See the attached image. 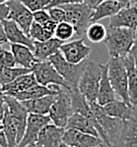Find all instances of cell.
<instances>
[{"mask_svg": "<svg viewBox=\"0 0 137 147\" xmlns=\"http://www.w3.org/2000/svg\"><path fill=\"white\" fill-rule=\"evenodd\" d=\"M128 55H129V57L132 59L134 66H135V68L137 70V30H136V38H135V40H134V44H133V46H132L131 49H130Z\"/></svg>", "mask_w": 137, "mask_h": 147, "instance_id": "obj_39", "label": "cell"}, {"mask_svg": "<svg viewBox=\"0 0 137 147\" xmlns=\"http://www.w3.org/2000/svg\"><path fill=\"white\" fill-rule=\"evenodd\" d=\"M72 115L73 110L70 96L67 90L62 88L61 91L56 95V99L49 110L48 117L53 124L66 128L67 121Z\"/></svg>", "mask_w": 137, "mask_h": 147, "instance_id": "obj_7", "label": "cell"}, {"mask_svg": "<svg viewBox=\"0 0 137 147\" xmlns=\"http://www.w3.org/2000/svg\"><path fill=\"white\" fill-rule=\"evenodd\" d=\"M33 18L34 22L39 23L40 25L44 24L48 20H50V16H49L48 10H46V9H42V10H38L33 12Z\"/></svg>", "mask_w": 137, "mask_h": 147, "instance_id": "obj_37", "label": "cell"}, {"mask_svg": "<svg viewBox=\"0 0 137 147\" xmlns=\"http://www.w3.org/2000/svg\"><path fill=\"white\" fill-rule=\"evenodd\" d=\"M64 131L65 128L50 123L40 131L37 143L44 147H60Z\"/></svg>", "mask_w": 137, "mask_h": 147, "instance_id": "obj_17", "label": "cell"}, {"mask_svg": "<svg viewBox=\"0 0 137 147\" xmlns=\"http://www.w3.org/2000/svg\"><path fill=\"white\" fill-rule=\"evenodd\" d=\"M102 68L103 64L88 60L86 68L78 83L77 89L81 94L84 95L89 103L97 101L101 77H102Z\"/></svg>", "mask_w": 137, "mask_h": 147, "instance_id": "obj_4", "label": "cell"}, {"mask_svg": "<svg viewBox=\"0 0 137 147\" xmlns=\"http://www.w3.org/2000/svg\"><path fill=\"white\" fill-rule=\"evenodd\" d=\"M105 112L109 116L120 119L121 121L129 119L133 113V106H129L124 101L114 100L104 106Z\"/></svg>", "mask_w": 137, "mask_h": 147, "instance_id": "obj_26", "label": "cell"}, {"mask_svg": "<svg viewBox=\"0 0 137 147\" xmlns=\"http://www.w3.org/2000/svg\"><path fill=\"white\" fill-rule=\"evenodd\" d=\"M8 15H9V7L7 3L0 4V23H2L4 20L8 19Z\"/></svg>", "mask_w": 137, "mask_h": 147, "instance_id": "obj_40", "label": "cell"}, {"mask_svg": "<svg viewBox=\"0 0 137 147\" xmlns=\"http://www.w3.org/2000/svg\"><path fill=\"white\" fill-rule=\"evenodd\" d=\"M42 26L44 27L46 31L50 32V33H52L53 35H54L55 28H56V26H57V23H55L54 21H52V20L50 19V20H48V22H46L44 24H42Z\"/></svg>", "mask_w": 137, "mask_h": 147, "instance_id": "obj_42", "label": "cell"}, {"mask_svg": "<svg viewBox=\"0 0 137 147\" xmlns=\"http://www.w3.org/2000/svg\"><path fill=\"white\" fill-rule=\"evenodd\" d=\"M60 147H72V146H69V145H67V144H65V143L62 142V144L60 145Z\"/></svg>", "mask_w": 137, "mask_h": 147, "instance_id": "obj_51", "label": "cell"}, {"mask_svg": "<svg viewBox=\"0 0 137 147\" xmlns=\"http://www.w3.org/2000/svg\"><path fill=\"white\" fill-rule=\"evenodd\" d=\"M38 82L36 80L35 76L32 72L30 73L24 74V75L19 76L18 78L15 79L14 81L8 83L6 85L1 86V91L3 92L4 95L7 96H12V95L19 93V92L25 91V90L29 89V88L33 87V86L37 85Z\"/></svg>", "mask_w": 137, "mask_h": 147, "instance_id": "obj_23", "label": "cell"}, {"mask_svg": "<svg viewBox=\"0 0 137 147\" xmlns=\"http://www.w3.org/2000/svg\"><path fill=\"white\" fill-rule=\"evenodd\" d=\"M74 34H75L74 27L68 22L63 21L57 24L54 32V37L62 42H66L73 37Z\"/></svg>", "mask_w": 137, "mask_h": 147, "instance_id": "obj_33", "label": "cell"}, {"mask_svg": "<svg viewBox=\"0 0 137 147\" xmlns=\"http://www.w3.org/2000/svg\"><path fill=\"white\" fill-rule=\"evenodd\" d=\"M62 142L72 147H96L103 142L100 137L73 128H65Z\"/></svg>", "mask_w": 137, "mask_h": 147, "instance_id": "obj_14", "label": "cell"}, {"mask_svg": "<svg viewBox=\"0 0 137 147\" xmlns=\"http://www.w3.org/2000/svg\"><path fill=\"white\" fill-rule=\"evenodd\" d=\"M5 104L8 108L11 119H12V121H14L15 125H16L17 143H19L25 133L29 113L27 112L26 108L23 106V104L20 101H18L17 99H15L14 97L5 95Z\"/></svg>", "mask_w": 137, "mask_h": 147, "instance_id": "obj_11", "label": "cell"}, {"mask_svg": "<svg viewBox=\"0 0 137 147\" xmlns=\"http://www.w3.org/2000/svg\"><path fill=\"white\" fill-rule=\"evenodd\" d=\"M10 47L16 65H19V67L32 69L33 65L37 62L32 49L26 46L18 44H10Z\"/></svg>", "mask_w": 137, "mask_h": 147, "instance_id": "obj_24", "label": "cell"}, {"mask_svg": "<svg viewBox=\"0 0 137 147\" xmlns=\"http://www.w3.org/2000/svg\"><path fill=\"white\" fill-rule=\"evenodd\" d=\"M116 92L113 89L109 82V76H107V65H103L102 68V77H101L100 87H99L98 97H97V103L99 105L103 106L111 103L116 99Z\"/></svg>", "mask_w": 137, "mask_h": 147, "instance_id": "obj_25", "label": "cell"}, {"mask_svg": "<svg viewBox=\"0 0 137 147\" xmlns=\"http://www.w3.org/2000/svg\"><path fill=\"white\" fill-rule=\"evenodd\" d=\"M67 92L69 93L71 99V106H72L73 113L79 114L81 116L87 117L93 123L95 128L98 131V124L95 119L94 114L92 112V109L90 107V103L88 102L85 96L81 94L78 89H66Z\"/></svg>", "mask_w": 137, "mask_h": 147, "instance_id": "obj_18", "label": "cell"}, {"mask_svg": "<svg viewBox=\"0 0 137 147\" xmlns=\"http://www.w3.org/2000/svg\"><path fill=\"white\" fill-rule=\"evenodd\" d=\"M24 147H44V146L40 145L39 143L35 142V143H31V144H29V145H26V146H24Z\"/></svg>", "mask_w": 137, "mask_h": 147, "instance_id": "obj_46", "label": "cell"}, {"mask_svg": "<svg viewBox=\"0 0 137 147\" xmlns=\"http://www.w3.org/2000/svg\"><path fill=\"white\" fill-rule=\"evenodd\" d=\"M59 51L68 62L78 64L88 58L91 53V47L85 45L84 39L82 38L69 42H64L60 47Z\"/></svg>", "mask_w": 137, "mask_h": 147, "instance_id": "obj_12", "label": "cell"}, {"mask_svg": "<svg viewBox=\"0 0 137 147\" xmlns=\"http://www.w3.org/2000/svg\"><path fill=\"white\" fill-rule=\"evenodd\" d=\"M124 7H127V6L122 2L116 1V0H104L93 9L91 23L99 22L104 18L113 17Z\"/></svg>", "mask_w": 137, "mask_h": 147, "instance_id": "obj_21", "label": "cell"}, {"mask_svg": "<svg viewBox=\"0 0 137 147\" xmlns=\"http://www.w3.org/2000/svg\"><path fill=\"white\" fill-rule=\"evenodd\" d=\"M2 123L4 125V132H5L6 138H7L8 147H17V128L14 121L11 119L7 106L5 108V113H4V117L2 119Z\"/></svg>", "mask_w": 137, "mask_h": 147, "instance_id": "obj_29", "label": "cell"}, {"mask_svg": "<svg viewBox=\"0 0 137 147\" xmlns=\"http://www.w3.org/2000/svg\"><path fill=\"white\" fill-rule=\"evenodd\" d=\"M96 147H111V146H109V145H107V144H105L104 142H102L101 144H99L98 146H96Z\"/></svg>", "mask_w": 137, "mask_h": 147, "instance_id": "obj_48", "label": "cell"}, {"mask_svg": "<svg viewBox=\"0 0 137 147\" xmlns=\"http://www.w3.org/2000/svg\"><path fill=\"white\" fill-rule=\"evenodd\" d=\"M48 60L57 70L58 73L62 76L66 84L68 85L69 89H77L78 83H79L81 76L86 68L88 60L86 59L78 64L70 63L62 56L60 51L51 55L48 58Z\"/></svg>", "mask_w": 137, "mask_h": 147, "instance_id": "obj_5", "label": "cell"}, {"mask_svg": "<svg viewBox=\"0 0 137 147\" xmlns=\"http://www.w3.org/2000/svg\"><path fill=\"white\" fill-rule=\"evenodd\" d=\"M66 128H73V129L80 130L82 132L89 133L96 137H100L93 123L89 119L81 116L79 114H76V113H73L72 116L69 117Z\"/></svg>", "mask_w": 137, "mask_h": 147, "instance_id": "obj_27", "label": "cell"}, {"mask_svg": "<svg viewBox=\"0 0 137 147\" xmlns=\"http://www.w3.org/2000/svg\"><path fill=\"white\" fill-rule=\"evenodd\" d=\"M62 90V87L58 85H48V86H42L37 84L25 91L19 92L11 97H14L18 101L23 102L27 100H33V99H38L40 97L46 96V95H57Z\"/></svg>", "mask_w": 137, "mask_h": 147, "instance_id": "obj_20", "label": "cell"}, {"mask_svg": "<svg viewBox=\"0 0 137 147\" xmlns=\"http://www.w3.org/2000/svg\"><path fill=\"white\" fill-rule=\"evenodd\" d=\"M6 3L9 7L8 19L16 22L24 33L29 36V31L34 22L33 12L19 0H9Z\"/></svg>", "mask_w": 137, "mask_h": 147, "instance_id": "obj_13", "label": "cell"}, {"mask_svg": "<svg viewBox=\"0 0 137 147\" xmlns=\"http://www.w3.org/2000/svg\"><path fill=\"white\" fill-rule=\"evenodd\" d=\"M2 26H3L7 42H10V44L23 45V46L30 47L33 51L34 40H32L27 34L24 33V31L18 26L16 22L6 19L2 22Z\"/></svg>", "mask_w": 137, "mask_h": 147, "instance_id": "obj_16", "label": "cell"}, {"mask_svg": "<svg viewBox=\"0 0 137 147\" xmlns=\"http://www.w3.org/2000/svg\"><path fill=\"white\" fill-rule=\"evenodd\" d=\"M53 36L54 35L52 33L46 31L42 25L36 23V22H33L30 31H29V37L34 40H37V42H44V40H48L53 38Z\"/></svg>", "mask_w": 137, "mask_h": 147, "instance_id": "obj_32", "label": "cell"}, {"mask_svg": "<svg viewBox=\"0 0 137 147\" xmlns=\"http://www.w3.org/2000/svg\"><path fill=\"white\" fill-rule=\"evenodd\" d=\"M19 1L22 2L31 12H35L42 9L46 10L51 0H19Z\"/></svg>", "mask_w": 137, "mask_h": 147, "instance_id": "obj_35", "label": "cell"}, {"mask_svg": "<svg viewBox=\"0 0 137 147\" xmlns=\"http://www.w3.org/2000/svg\"><path fill=\"white\" fill-rule=\"evenodd\" d=\"M2 46V44H0V47H1Z\"/></svg>", "mask_w": 137, "mask_h": 147, "instance_id": "obj_53", "label": "cell"}, {"mask_svg": "<svg viewBox=\"0 0 137 147\" xmlns=\"http://www.w3.org/2000/svg\"><path fill=\"white\" fill-rule=\"evenodd\" d=\"M85 2V0H51L48 8L55 7V6H60L63 4H74V3H83Z\"/></svg>", "mask_w": 137, "mask_h": 147, "instance_id": "obj_38", "label": "cell"}, {"mask_svg": "<svg viewBox=\"0 0 137 147\" xmlns=\"http://www.w3.org/2000/svg\"><path fill=\"white\" fill-rule=\"evenodd\" d=\"M50 117L44 115H36L29 114L28 119H27V125L25 133L18 143L17 147H24L31 143H35L38 140L39 133L46 124L50 123Z\"/></svg>", "mask_w": 137, "mask_h": 147, "instance_id": "obj_10", "label": "cell"}, {"mask_svg": "<svg viewBox=\"0 0 137 147\" xmlns=\"http://www.w3.org/2000/svg\"><path fill=\"white\" fill-rule=\"evenodd\" d=\"M48 12L49 16H50V19L52 21H54L55 23H60V22L65 21V18H66V15H65V11L63 8H61L60 6H55V7H51L46 9Z\"/></svg>", "mask_w": 137, "mask_h": 147, "instance_id": "obj_36", "label": "cell"}, {"mask_svg": "<svg viewBox=\"0 0 137 147\" xmlns=\"http://www.w3.org/2000/svg\"><path fill=\"white\" fill-rule=\"evenodd\" d=\"M5 108H6V104H5V95L0 89V121H2L4 117V113H5Z\"/></svg>", "mask_w": 137, "mask_h": 147, "instance_id": "obj_41", "label": "cell"}, {"mask_svg": "<svg viewBox=\"0 0 137 147\" xmlns=\"http://www.w3.org/2000/svg\"><path fill=\"white\" fill-rule=\"evenodd\" d=\"M55 99H56V95H46V96L40 97L38 99L23 101L21 103L26 108L29 114L48 116L49 110H50L52 104L54 103Z\"/></svg>", "mask_w": 137, "mask_h": 147, "instance_id": "obj_22", "label": "cell"}, {"mask_svg": "<svg viewBox=\"0 0 137 147\" xmlns=\"http://www.w3.org/2000/svg\"><path fill=\"white\" fill-rule=\"evenodd\" d=\"M14 66H16V63H15L14 56L11 51L0 47V69Z\"/></svg>", "mask_w": 137, "mask_h": 147, "instance_id": "obj_34", "label": "cell"}, {"mask_svg": "<svg viewBox=\"0 0 137 147\" xmlns=\"http://www.w3.org/2000/svg\"><path fill=\"white\" fill-rule=\"evenodd\" d=\"M111 147H137V105L129 119L122 121L120 132Z\"/></svg>", "mask_w": 137, "mask_h": 147, "instance_id": "obj_9", "label": "cell"}, {"mask_svg": "<svg viewBox=\"0 0 137 147\" xmlns=\"http://www.w3.org/2000/svg\"><path fill=\"white\" fill-rule=\"evenodd\" d=\"M107 65V76L111 87L116 92V95H118V97L127 105L132 106L128 95L127 71L125 67L124 57H109Z\"/></svg>", "mask_w": 137, "mask_h": 147, "instance_id": "obj_3", "label": "cell"}, {"mask_svg": "<svg viewBox=\"0 0 137 147\" xmlns=\"http://www.w3.org/2000/svg\"><path fill=\"white\" fill-rule=\"evenodd\" d=\"M129 1H130V3H131V4L137 6V0H129Z\"/></svg>", "mask_w": 137, "mask_h": 147, "instance_id": "obj_50", "label": "cell"}, {"mask_svg": "<svg viewBox=\"0 0 137 147\" xmlns=\"http://www.w3.org/2000/svg\"><path fill=\"white\" fill-rule=\"evenodd\" d=\"M32 73L40 85H58L64 89H69L64 79L48 59L36 62L32 67Z\"/></svg>", "mask_w": 137, "mask_h": 147, "instance_id": "obj_8", "label": "cell"}, {"mask_svg": "<svg viewBox=\"0 0 137 147\" xmlns=\"http://www.w3.org/2000/svg\"><path fill=\"white\" fill-rule=\"evenodd\" d=\"M65 11V21L70 23L74 27L75 34L83 38L86 34V30L91 24V16L93 9L89 7L85 2L74 4H63L60 5Z\"/></svg>", "mask_w": 137, "mask_h": 147, "instance_id": "obj_6", "label": "cell"}, {"mask_svg": "<svg viewBox=\"0 0 137 147\" xmlns=\"http://www.w3.org/2000/svg\"><path fill=\"white\" fill-rule=\"evenodd\" d=\"M107 29L103 24L95 22L91 23L86 30V37L90 42L94 44H99V42H104L105 37H107Z\"/></svg>", "mask_w": 137, "mask_h": 147, "instance_id": "obj_31", "label": "cell"}, {"mask_svg": "<svg viewBox=\"0 0 137 147\" xmlns=\"http://www.w3.org/2000/svg\"><path fill=\"white\" fill-rule=\"evenodd\" d=\"M103 1H104V0H85V3H86L89 7L94 9L96 6L99 5V4H100L101 2H103Z\"/></svg>", "mask_w": 137, "mask_h": 147, "instance_id": "obj_44", "label": "cell"}, {"mask_svg": "<svg viewBox=\"0 0 137 147\" xmlns=\"http://www.w3.org/2000/svg\"><path fill=\"white\" fill-rule=\"evenodd\" d=\"M32 72V69L24 67H6L0 69V85L3 86L14 81L19 76Z\"/></svg>", "mask_w": 137, "mask_h": 147, "instance_id": "obj_30", "label": "cell"}, {"mask_svg": "<svg viewBox=\"0 0 137 147\" xmlns=\"http://www.w3.org/2000/svg\"><path fill=\"white\" fill-rule=\"evenodd\" d=\"M9 0H0V4H2V3H6V2H8Z\"/></svg>", "mask_w": 137, "mask_h": 147, "instance_id": "obj_52", "label": "cell"}, {"mask_svg": "<svg viewBox=\"0 0 137 147\" xmlns=\"http://www.w3.org/2000/svg\"><path fill=\"white\" fill-rule=\"evenodd\" d=\"M64 42L58 40L57 38H51L44 42H37L34 40L33 53L37 61L48 60L51 55L59 51V49Z\"/></svg>", "mask_w": 137, "mask_h": 147, "instance_id": "obj_19", "label": "cell"}, {"mask_svg": "<svg viewBox=\"0 0 137 147\" xmlns=\"http://www.w3.org/2000/svg\"><path fill=\"white\" fill-rule=\"evenodd\" d=\"M124 62L127 71L129 100L132 106H135L137 105V70L129 55H126L124 57Z\"/></svg>", "mask_w": 137, "mask_h": 147, "instance_id": "obj_28", "label": "cell"}, {"mask_svg": "<svg viewBox=\"0 0 137 147\" xmlns=\"http://www.w3.org/2000/svg\"><path fill=\"white\" fill-rule=\"evenodd\" d=\"M2 130H4V125H3L2 121H0V131H2Z\"/></svg>", "mask_w": 137, "mask_h": 147, "instance_id": "obj_49", "label": "cell"}, {"mask_svg": "<svg viewBox=\"0 0 137 147\" xmlns=\"http://www.w3.org/2000/svg\"><path fill=\"white\" fill-rule=\"evenodd\" d=\"M109 28H127L137 30V6L131 5L122 8L109 18Z\"/></svg>", "mask_w": 137, "mask_h": 147, "instance_id": "obj_15", "label": "cell"}, {"mask_svg": "<svg viewBox=\"0 0 137 147\" xmlns=\"http://www.w3.org/2000/svg\"><path fill=\"white\" fill-rule=\"evenodd\" d=\"M7 42V39H6L5 33H4V29L2 26V23H0V44H5Z\"/></svg>", "mask_w": 137, "mask_h": 147, "instance_id": "obj_45", "label": "cell"}, {"mask_svg": "<svg viewBox=\"0 0 137 147\" xmlns=\"http://www.w3.org/2000/svg\"><path fill=\"white\" fill-rule=\"evenodd\" d=\"M0 147H8L7 138H6V135H5L4 130L0 131Z\"/></svg>", "mask_w": 137, "mask_h": 147, "instance_id": "obj_43", "label": "cell"}, {"mask_svg": "<svg viewBox=\"0 0 137 147\" xmlns=\"http://www.w3.org/2000/svg\"><path fill=\"white\" fill-rule=\"evenodd\" d=\"M136 38V30L127 28H109L104 40L109 57H125Z\"/></svg>", "mask_w": 137, "mask_h": 147, "instance_id": "obj_1", "label": "cell"}, {"mask_svg": "<svg viewBox=\"0 0 137 147\" xmlns=\"http://www.w3.org/2000/svg\"><path fill=\"white\" fill-rule=\"evenodd\" d=\"M116 1H120V2H122V3H124L126 6H129L131 5V3H130L129 0H116Z\"/></svg>", "mask_w": 137, "mask_h": 147, "instance_id": "obj_47", "label": "cell"}, {"mask_svg": "<svg viewBox=\"0 0 137 147\" xmlns=\"http://www.w3.org/2000/svg\"><path fill=\"white\" fill-rule=\"evenodd\" d=\"M90 107L97 121L99 136L105 144L111 146L120 132L122 121L109 116L105 112L104 107L99 105L97 102L90 103Z\"/></svg>", "mask_w": 137, "mask_h": 147, "instance_id": "obj_2", "label": "cell"}]
</instances>
